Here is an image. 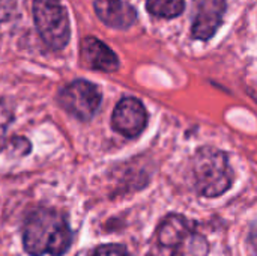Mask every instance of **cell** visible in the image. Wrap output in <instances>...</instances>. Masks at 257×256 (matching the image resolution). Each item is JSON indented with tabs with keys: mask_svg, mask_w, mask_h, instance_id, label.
<instances>
[{
	"mask_svg": "<svg viewBox=\"0 0 257 256\" xmlns=\"http://www.w3.org/2000/svg\"><path fill=\"white\" fill-rule=\"evenodd\" d=\"M59 104L80 121H90L101 104V91L90 81L75 80L59 92Z\"/></svg>",
	"mask_w": 257,
	"mask_h": 256,
	"instance_id": "4",
	"label": "cell"
},
{
	"mask_svg": "<svg viewBox=\"0 0 257 256\" xmlns=\"http://www.w3.org/2000/svg\"><path fill=\"white\" fill-rule=\"evenodd\" d=\"M148 113L142 101L133 97L122 98L113 110L111 125L113 128L126 136V137H137L146 127Z\"/></svg>",
	"mask_w": 257,
	"mask_h": 256,
	"instance_id": "5",
	"label": "cell"
},
{
	"mask_svg": "<svg viewBox=\"0 0 257 256\" xmlns=\"http://www.w3.org/2000/svg\"><path fill=\"white\" fill-rule=\"evenodd\" d=\"M8 124H9V113H8L6 109H3L0 106V143H2V140L5 137V131H6Z\"/></svg>",
	"mask_w": 257,
	"mask_h": 256,
	"instance_id": "13",
	"label": "cell"
},
{
	"mask_svg": "<svg viewBox=\"0 0 257 256\" xmlns=\"http://www.w3.org/2000/svg\"><path fill=\"white\" fill-rule=\"evenodd\" d=\"M93 6L98 18L113 29L125 30L137 20L136 9L125 0H95Z\"/></svg>",
	"mask_w": 257,
	"mask_h": 256,
	"instance_id": "7",
	"label": "cell"
},
{
	"mask_svg": "<svg viewBox=\"0 0 257 256\" xmlns=\"http://www.w3.org/2000/svg\"><path fill=\"white\" fill-rule=\"evenodd\" d=\"M196 189L202 196L215 198L227 192L233 181V172L227 155L215 148L205 146L193 160Z\"/></svg>",
	"mask_w": 257,
	"mask_h": 256,
	"instance_id": "2",
	"label": "cell"
},
{
	"mask_svg": "<svg viewBox=\"0 0 257 256\" xmlns=\"http://www.w3.org/2000/svg\"><path fill=\"white\" fill-rule=\"evenodd\" d=\"M146 8L154 17L175 18L184 12V0H146Z\"/></svg>",
	"mask_w": 257,
	"mask_h": 256,
	"instance_id": "10",
	"label": "cell"
},
{
	"mask_svg": "<svg viewBox=\"0 0 257 256\" xmlns=\"http://www.w3.org/2000/svg\"><path fill=\"white\" fill-rule=\"evenodd\" d=\"M193 223L182 216H169L158 229V244L163 249L175 252L191 234Z\"/></svg>",
	"mask_w": 257,
	"mask_h": 256,
	"instance_id": "9",
	"label": "cell"
},
{
	"mask_svg": "<svg viewBox=\"0 0 257 256\" xmlns=\"http://www.w3.org/2000/svg\"><path fill=\"white\" fill-rule=\"evenodd\" d=\"M224 9V0H202L193 23V36L202 41L212 38L223 23Z\"/></svg>",
	"mask_w": 257,
	"mask_h": 256,
	"instance_id": "6",
	"label": "cell"
},
{
	"mask_svg": "<svg viewBox=\"0 0 257 256\" xmlns=\"http://www.w3.org/2000/svg\"><path fill=\"white\" fill-rule=\"evenodd\" d=\"M92 256H130V253L120 244H104L96 247Z\"/></svg>",
	"mask_w": 257,
	"mask_h": 256,
	"instance_id": "11",
	"label": "cell"
},
{
	"mask_svg": "<svg viewBox=\"0 0 257 256\" xmlns=\"http://www.w3.org/2000/svg\"><path fill=\"white\" fill-rule=\"evenodd\" d=\"M15 9V0H0V21H8L9 18H12Z\"/></svg>",
	"mask_w": 257,
	"mask_h": 256,
	"instance_id": "12",
	"label": "cell"
},
{
	"mask_svg": "<svg viewBox=\"0 0 257 256\" xmlns=\"http://www.w3.org/2000/svg\"><path fill=\"white\" fill-rule=\"evenodd\" d=\"M23 244L32 256H62L71 246L69 225L54 210H35L24 222Z\"/></svg>",
	"mask_w": 257,
	"mask_h": 256,
	"instance_id": "1",
	"label": "cell"
},
{
	"mask_svg": "<svg viewBox=\"0 0 257 256\" xmlns=\"http://www.w3.org/2000/svg\"><path fill=\"white\" fill-rule=\"evenodd\" d=\"M81 60L86 66L104 72H113L119 68V59L113 50L93 36L81 41Z\"/></svg>",
	"mask_w": 257,
	"mask_h": 256,
	"instance_id": "8",
	"label": "cell"
},
{
	"mask_svg": "<svg viewBox=\"0 0 257 256\" xmlns=\"http://www.w3.org/2000/svg\"><path fill=\"white\" fill-rule=\"evenodd\" d=\"M36 29L51 50H62L69 41V18L60 0H33Z\"/></svg>",
	"mask_w": 257,
	"mask_h": 256,
	"instance_id": "3",
	"label": "cell"
}]
</instances>
